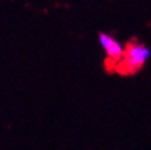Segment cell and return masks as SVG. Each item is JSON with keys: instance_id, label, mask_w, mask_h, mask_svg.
<instances>
[{"instance_id": "1", "label": "cell", "mask_w": 151, "mask_h": 150, "mask_svg": "<svg viewBox=\"0 0 151 150\" xmlns=\"http://www.w3.org/2000/svg\"><path fill=\"white\" fill-rule=\"evenodd\" d=\"M150 48L144 46V44L133 43L130 46H128V48L124 49L122 56L125 69H128V71H135L140 69L150 58Z\"/></svg>"}, {"instance_id": "2", "label": "cell", "mask_w": 151, "mask_h": 150, "mask_svg": "<svg viewBox=\"0 0 151 150\" xmlns=\"http://www.w3.org/2000/svg\"><path fill=\"white\" fill-rule=\"evenodd\" d=\"M99 40H100V44L104 49L108 58L113 59V61H118L119 58H122L124 48L122 44L118 41H116L112 36H109L107 33H100Z\"/></svg>"}]
</instances>
